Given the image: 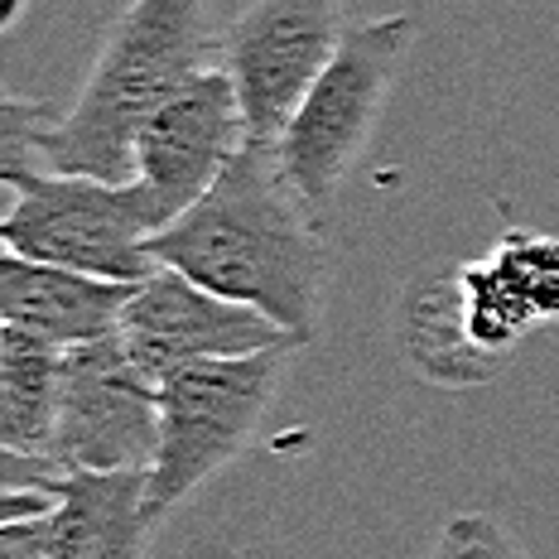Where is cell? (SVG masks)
I'll use <instances>...</instances> for the list:
<instances>
[{"instance_id": "1", "label": "cell", "mask_w": 559, "mask_h": 559, "mask_svg": "<svg viewBox=\"0 0 559 559\" xmlns=\"http://www.w3.org/2000/svg\"><path fill=\"white\" fill-rule=\"evenodd\" d=\"M150 255L213 295L261 309L299 347L319 329L329 280L323 217L289 183L275 145L247 140L213 189L150 237Z\"/></svg>"}, {"instance_id": "10", "label": "cell", "mask_w": 559, "mask_h": 559, "mask_svg": "<svg viewBox=\"0 0 559 559\" xmlns=\"http://www.w3.org/2000/svg\"><path fill=\"white\" fill-rule=\"evenodd\" d=\"M135 285L63 271L53 261L0 247V323H15L49 347H78L111 333Z\"/></svg>"}, {"instance_id": "8", "label": "cell", "mask_w": 559, "mask_h": 559, "mask_svg": "<svg viewBox=\"0 0 559 559\" xmlns=\"http://www.w3.org/2000/svg\"><path fill=\"white\" fill-rule=\"evenodd\" d=\"M116 333H121L131 362L155 386L169 371H179L189 362L241 357V353H261V347H275V343H295L261 309L237 305L227 295H213V289H203L183 271H169V265H155L131 289Z\"/></svg>"}, {"instance_id": "21", "label": "cell", "mask_w": 559, "mask_h": 559, "mask_svg": "<svg viewBox=\"0 0 559 559\" xmlns=\"http://www.w3.org/2000/svg\"><path fill=\"white\" fill-rule=\"evenodd\" d=\"M20 15H25V0H0V34L15 29Z\"/></svg>"}, {"instance_id": "14", "label": "cell", "mask_w": 559, "mask_h": 559, "mask_svg": "<svg viewBox=\"0 0 559 559\" xmlns=\"http://www.w3.org/2000/svg\"><path fill=\"white\" fill-rule=\"evenodd\" d=\"M453 295H459V319H463V329H468L473 347L487 353L492 362H507L511 347L526 333L540 329V319H535L526 299L511 289V280L497 271L492 255L463 261L459 271H453Z\"/></svg>"}, {"instance_id": "9", "label": "cell", "mask_w": 559, "mask_h": 559, "mask_svg": "<svg viewBox=\"0 0 559 559\" xmlns=\"http://www.w3.org/2000/svg\"><path fill=\"white\" fill-rule=\"evenodd\" d=\"M247 140L251 135L241 97L227 68L213 63L145 116V126L135 131L131 179L150 193L155 213L174 223L183 207L213 189V179L237 159Z\"/></svg>"}, {"instance_id": "7", "label": "cell", "mask_w": 559, "mask_h": 559, "mask_svg": "<svg viewBox=\"0 0 559 559\" xmlns=\"http://www.w3.org/2000/svg\"><path fill=\"white\" fill-rule=\"evenodd\" d=\"M343 0H251L223 29V58L247 135L275 145L343 44Z\"/></svg>"}, {"instance_id": "19", "label": "cell", "mask_w": 559, "mask_h": 559, "mask_svg": "<svg viewBox=\"0 0 559 559\" xmlns=\"http://www.w3.org/2000/svg\"><path fill=\"white\" fill-rule=\"evenodd\" d=\"M0 559H53V535H49V511L25 521H5L0 526Z\"/></svg>"}, {"instance_id": "15", "label": "cell", "mask_w": 559, "mask_h": 559, "mask_svg": "<svg viewBox=\"0 0 559 559\" xmlns=\"http://www.w3.org/2000/svg\"><path fill=\"white\" fill-rule=\"evenodd\" d=\"M497 261V271L511 280L521 299L531 305V313L545 323H559V237L531 227H511L497 237V247L487 251Z\"/></svg>"}, {"instance_id": "17", "label": "cell", "mask_w": 559, "mask_h": 559, "mask_svg": "<svg viewBox=\"0 0 559 559\" xmlns=\"http://www.w3.org/2000/svg\"><path fill=\"white\" fill-rule=\"evenodd\" d=\"M435 559H531L526 545L487 511H459L439 526Z\"/></svg>"}, {"instance_id": "18", "label": "cell", "mask_w": 559, "mask_h": 559, "mask_svg": "<svg viewBox=\"0 0 559 559\" xmlns=\"http://www.w3.org/2000/svg\"><path fill=\"white\" fill-rule=\"evenodd\" d=\"M0 487H34V492H53L58 487V468L53 459L29 449H15L0 439Z\"/></svg>"}, {"instance_id": "6", "label": "cell", "mask_w": 559, "mask_h": 559, "mask_svg": "<svg viewBox=\"0 0 559 559\" xmlns=\"http://www.w3.org/2000/svg\"><path fill=\"white\" fill-rule=\"evenodd\" d=\"M159 449V391L145 377L121 333L58 353V411L49 459L58 473L150 468Z\"/></svg>"}, {"instance_id": "20", "label": "cell", "mask_w": 559, "mask_h": 559, "mask_svg": "<svg viewBox=\"0 0 559 559\" xmlns=\"http://www.w3.org/2000/svg\"><path fill=\"white\" fill-rule=\"evenodd\" d=\"M53 511V492H34V487H0V526L5 521H25Z\"/></svg>"}, {"instance_id": "12", "label": "cell", "mask_w": 559, "mask_h": 559, "mask_svg": "<svg viewBox=\"0 0 559 559\" xmlns=\"http://www.w3.org/2000/svg\"><path fill=\"white\" fill-rule=\"evenodd\" d=\"M401 353L411 367L435 386H483L497 377L502 362L477 353L468 329L459 319V295H453V271L439 280H425L405 295L401 305Z\"/></svg>"}, {"instance_id": "13", "label": "cell", "mask_w": 559, "mask_h": 559, "mask_svg": "<svg viewBox=\"0 0 559 559\" xmlns=\"http://www.w3.org/2000/svg\"><path fill=\"white\" fill-rule=\"evenodd\" d=\"M53 411H58V347L15 329V323H0V439L49 459Z\"/></svg>"}, {"instance_id": "11", "label": "cell", "mask_w": 559, "mask_h": 559, "mask_svg": "<svg viewBox=\"0 0 559 559\" xmlns=\"http://www.w3.org/2000/svg\"><path fill=\"white\" fill-rule=\"evenodd\" d=\"M150 468L58 473L49 535L53 559H145L159 526L145 511Z\"/></svg>"}, {"instance_id": "5", "label": "cell", "mask_w": 559, "mask_h": 559, "mask_svg": "<svg viewBox=\"0 0 559 559\" xmlns=\"http://www.w3.org/2000/svg\"><path fill=\"white\" fill-rule=\"evenodd\" d=\"M159 227L165 217L135 179L111 183L92 174L44 169L25 189H15V203L0 213V247L53 261L63 271L140 285L159 265L150 255V237Z\"/></svg>"}, {"instance_id": "2", "label": "cell", "mask_w": 559, "mask_h": 559, "mask_svg": "<svg viewBox=\"0 0 559 559\" xmlns=\"http://www.w3.org/2000/svg\"><path fill=\"white\" fill-rule=\"evenodd\" d=\"M223 29L207 0H131L97 49L83 92L49 131V169L126 183L135 174V131L189 78L213 68Z\"/></svg>"}, {"instance_id": "3", "label": "cell", "mask_w": 559, "mask_h": 559, "mask_svg": "<svg viewBox=\"0 0 559 559\" xmlns=\"http://www.w3.org/2000/svg\"><path fill=\"white\" fill-rule=\"evenodd\" d=\"M295 353L299 343H275L261 353L189 362L159 381V449L145 492L155 526L251 444Z\"/></svg>"}, {"instance_id": "16", "label": "cell", "mask_w": 559, "mask_h": 559, "mask_svg": "<svg viewBox=\"0 0 559 559\" xmlns=\"http://www.w3.org/2000/svg\"><path fill=\"white\" fill-rule=\"evenodd\" d=\"M49 102L20 97L0 87V189H25L49 169V131H53Z\"/></svg>"}, {"instance_id": "4", "label": "cell", "mask_w": 559, "mask_h": 559, "mask_svg": "<svg viewBox=\"0 0 559 559\" xmlns=\"http://www.w3.org/2000/svg\"><path fill=\"white\" fill-rule=\"evenodd\" d=\"M415 44V20L411 15H386L371 25H353L289 116L285 135L275 140V155L285 165L289 183L305 193V203L319 217H329V203L357 155L367 150L377 131L381 111H386L391 83L401 73V58Z\"/></svg>"}]
</instances>
